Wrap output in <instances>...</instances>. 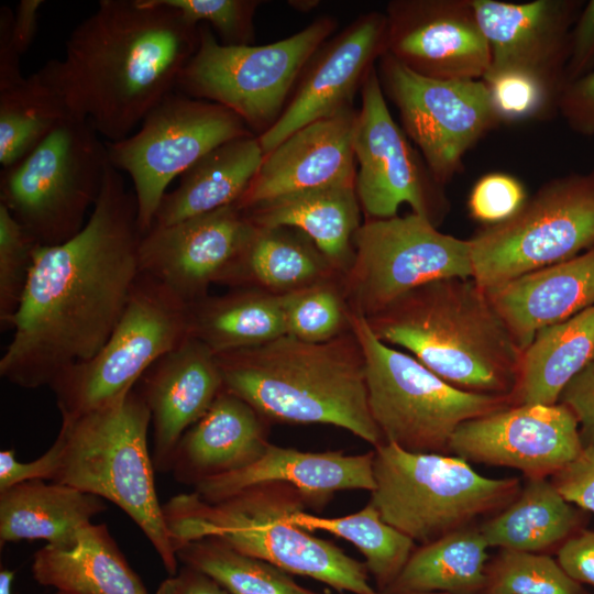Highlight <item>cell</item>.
<instances>
[{
    "label": "cell",
    "mask_w": 594,
    "mask_h": 594,
    "mask_svg": "<svg viewBox=\"0 0 594 594\" xmlns=\"http://www.w3.org/2000/svg\"><path fill=\"white\" fill-rule=\"evenodd\" d=\"M216 358L223 387L267 422L330 425L373 448L384 443L370 411L364 356L352 329L322 343L283 336Z\"/></svg>",
    "instance_id": "cell-3"
},
{
    "label": "cell",
    "mask_w": 594,
    "mask_h": 594,
    "mask_svg": "<svg viewBox=\"0 0 594 594\" xmlns=\"http://www.w3.org/2000/svg\"><path fill=\"white\" fill-rule=\"evenodd\" d=\"M387 19L372 11L359 15L328 38L302 69L277 121L257 135L264 155L302 127L353 107L358 89L386 53Z\"/></svg>",
    "instance_id": "cell-20"
},
{
    "label": "cell",
    "mask_w": 594,
    "mask_h": 594,
    "mask_svg": "<svg viewBox=\"0 0 594 594\" xmlns=\"http://www.w3.org/2000/svg\"><path fill=\"white\" fill-rule=\"evenodd\" d=\"M488 548L479 525L417 546L384 594H483Z\"/></svg>",
    "instance_id": "cell-35"
},
{
    "label": "cell",
    "mask_w": 594,
    "mask_h": 594,
    "mask_svg": "<svg viewBox=\"0 0 594 594\" xmlns=\"http://www.w3.org/2000/svg\"><path fill=\"white\" fill-rule=\"evenodd\" d=\"M558 111L572 131L594 136V69L564 86Z\"/></svg>",
    "instance_id": "cell-46"
},
{
    "label": "cell",
    "mask_w": 594,
    "mask_h": 594,
    "mask_svg": "<svg viewBox=\"0 0 594 594\" xmlns=\"http://www.w3.org/2000/svg\"><path fill=\"white\" fill-rule=\"evenodd\" d=\"M481 80L499 124L544 120L559 112L562 89L532 73L488 69Z\"/></svg>",
    "instance_id": "cell-41"
},
{
    "label": "cell",
    "mask_w": 594,
    "mask_h": 594,
    "mask_svg": "<svg viewBox=\"0 0 594 594\" xmlns=\"http://www.w3.org/2000/svg\"><path fill=\"white\" fill-rule=\"evenodd\" d=\"M188 337L187 305L162 283L140 273L103 346L91 359L64 371L50 386L62 418L121 399L160 358Z\"/></svg>",
    "instance_id": "cell-12"
},
{
    "label": "cell",
    "mask_w": 594,
    "mask_h": 594,
    "mask_svg": "<svg viewBox=\"0 0 594 594\" xmlns=\"http://www.w3.org/2000/svg\"><path fill=\"white\" fill-rule=\"evenodd\" d=\"M341 276L283 295L286 336L322 343L351 330L352 312Z\"/></svg>",
    "instance_id": "cell-39"
},
{
    "label": "cell",
    "mask_w": 594,
    "mask_h": 594,
    "mask_svg": "<svg viewBox=\"0 0 594 594\" xmlns=\"http://www.w3.org/2000/svg\"><path fill=\"white\" fill-rule=\"evenodd\" d=\"M43 0H21L13 20V42L23 55L31 46L37 30L38 10Z\"/></svg>",
    "instance_id": "cell-53"
},
{
    "label": "cell",
    "mask_w": 594,
    "mask_h": 594,
    "mask_svg": "<svg viewBox=\"0 0 594 594\" xmlns=\"http://www.w3.org/2000/svg\"><path fill=\"white\" fill-rule=\"evenodd\" d=\"M38 246L33 235L0 204L1 331L12 328Z\"/></svg>",
    "instance_id": "cell-42"
},
{
    "label": "cell",
    "mask_w": 594,
    "mask_h": 594,
    "mask_svg": "<svg viewBox=\"0 0 594 594\" xmlns=\"http://www.w3.org/2000/svg\"><path fill=\"white\" fill-rule=\"evenodd\" d=\"M100 138L88 121L67 117L26 157L1 170L0 204L41 246L62 244L84 228L109 164Z\"/></svg>",
    "instance_id": "cell-10"
},
{
    "label": "cell",
    "mask_w": 594,
    "mask_h": 594,
    "mask_svg": "<svg viewBox=\"0 0 594 594\" xmlns=\"http://www.w3.org/2000/svg\"><path fill=\"white\" fill-rule=\"evenodd\" d=\"M386 344L408 350L448 384L509 396L524 351L473 278L421 285L366 319Z\"/></svg>",
    "instance_id": "cell-4"
},
{
    "label": "cell",
    "mask_w": 594,
    "mask_h": 594,
    "mask_svg": "<svg viewBox=\"0 0 594 594\" xmlns=\"http://www.w3.org/2000/svg\"><path fill=\"white\" fill-rule=\"evenodd\" d=\"M143 233L133 190L107 166L99 198L68 241L38 246L0 375L26 389L51 386L107 342L140 275Z\"/></svg>",
    "instance_id": "cell-1"
},
{
    "label": "cell",
    "mask_w": 594,
    "mask_h": 594,
    "mask_svg": "<svg viewBox=\"0 0 594 594\" xmlns=\"http://www.w3.org/2000/svg\"><path fill=\"white\" fill-rule=\"evenodd\" d=\"M370 504L384 521L426 544L494 516L520 493L518 477L491 479L452 455L374 448Z\"/></svg>",
    "instance_id": "cell-7"
},
{
    "label": "cell",
    "mask_w": 594,
    "mask_h": 594,
    "mask_svg": "<svg viewBox=\"0 0 594 594\" xmlns=\"http://www.w3.org/2000/svg\"><path fill=\"white\" fill-rule=\"evenodd\" d=\"M198 42V25L162 0H101L70 33L64 57L35 74L67 117L117 142L173 92Z\"/></svg>",
    "instance_id": "cell-2"
},
{
    "label": "cell",
    "mask_w": 594,
    "mask_h": 594,
    "mask_svg": "<svg viewBox=\"0 0 594 594\" xmlns=\"http://www.w3.org/2000/svg\"><path fill=\"white\" fill-rule=\"evenodd\" d=\"M353 244V261L341 283L351 312L365 319L427 283L472 278L470 240L442 233L414 212L366 219Z\"/></svg>",
    "instance_id": "cell-13"
},
{
    "label": "cell",
    "mask_w": 594,
    "mask_h": 594,
    "mask_svg": "<svg viewBox=\"0 0 594 594\" xmlns=\"http://www.w3.org/2000/svg\"><path fill=\"white\" fill-rule=\"evenodd\" d=\"M193 24H208L223 45H252L258 0H162Z\"/></svg>",
    "instance_id": "cell-43"
},
{
    "label": "cell",
    "mask_w": 594,
    "mask_h": 594,
    "mask_svg": "<svg viewBox=\"0 0 594 594\" xmlns=\"http://www.w3.org/2000/svg\"><path fill=\"white\" fill-rule=\"evenodd\" d=\"M263 158L264 152L255 134L213 148L180 176L174 190L164 195L153 227L169 226L237 204Z\"/></svg>",
    "instance_id": "cell-29"
},
{
    "label": "cell",
    "mask_w": 594,
    "mask_h": 594,
    "mask_svg": "<svg viewBox=\"0 0 594 594\" xmlns=\"http://www.w3.org/2000/svg\"><path fill=\"white\" fill-rule=\"evenodd\" d=\"M485 575L483 594H590L548 553L499 549Z\"/></svg>",
    "instance_id": "cell-40"
},
{
    "label": "cell",
    "mask_w": 594,
    "mask_h": 594,
    "mask_svg": "<svg viewBox=\"0 0 594 594\" xmlns=\"http://www.w3.org/2000/svg\"><path fill=\"white\" fill-rule=\"evenodd\" d=\"M256 227L238 204L177 223L153 227L139 245L140 273L162 283L186 305L222 284Z\"/></svg>",
    "instance_id": "cell-17"
},
{
    "label": "cell",
    "mask_w": 594,
    "mask_h": 594,
    "mask_svg": "<svg viewBox=\"0 0 594 594\" xmlns=\"http://www.w3.org/2000/svg\"><path fill=\"white\" fill-rule=\"evenodd\" d=\"M135 387L151 413L155 471L169 472L180 438L223 389L216 354L201 341L188 337L160 358Z\"/></svg>",
    "instance_id": "cell-23"
},
{
    "label": "cell",
    "mask_w": 594,
    "mask_h": 594,
    "mask_svg": "<svg viewBox=\"0 0 594 594\" xmlns=\"http://www.w3.org/2000/svg\"><path fill=\"white\" fill-rule=\"evenodd\" d=\"M307 506L293 485L265 482L215 503L194 491L178 494L163 504V513L175 549L188 541L216 538L244 554L338 592L382 594L370 583L364 563L293 522L292 516Z\"/></svg>",
    "instance_id": "cell-5"
},
{
    "label": "cell",
    "mask_w": 594,
    "mask_h": 594,
    "mask_svg": "<svg viewBox=\"0 0 594 594\" xmlns=\"http://www.w3.org/2000/svg\"><path fill=\"white\" fill-rule=\"evenodd\" d=\"M558 403L568 406L576 417L583 447L594 446V356L569 382Z\"/></svg>",
    "instance_id": "cell-47"
},
{
    "label": "cell",
    "mask_w": 594,
    "mask_h": 594,
    "mask_svg": "<svg viewBox=\"0 0 594 594\" xmlns=\"http://www.w3.org/2000/svg\"><path fill=\"white\" fill-rule=\"evenodd\" d=\"M176 556L184 565L208 574L230 594H328L307 588L276 565L216 538L182 543Z\"/></svg>",
    "instance_id": "cell-37"
},
{
    "label": "cell",
    "mask_w": 594,
    "mask_h": 594,
    "mask_svg": "<svg viewBox=\"0 0 594 594\" xmlns=\"http://www.w3.org/2000/svg\"><path fill=\"white\" fill-rule=\"evenodd\" d=\"M407 594H446V593L426 592V593H407Z\"/></svg>",
    "instance_id": "cell-56"
},
{
    "label": "cell",
    "mask_w": 594,
    "mask_h": 594,
    "mask_svg": "<svg viewBox=\"0 0 594 594\" xmlns=\"http://www.w3.org/2000/svg\"><path fill=\"white\" fill-rule=\"evenodd\" d=\"M374 451L344 454L342 451L307 452L270 443L252 464L228 474L207 479L194 486L202 499L215 503L245 487L282 482L296 487L308 506L323 507L340 491L375 487Z\"/></svg>",
    "instance_id": "cell-24"
},
{
    "label": "cell",
    "mask_w": 594,
    "mask_h": 594,
    "mask_svg": "<svg viewBox=\"0 0 594 594\" xmlns=\"http://www.w3.org/2000/svg\"><path fill=\"white\" fill-rule=\"evenodd\" d=\"M351 329L363 352L369 407L384 443L451 455V439L463 422L512 406L509 396L448 384L413 355L376 338L361 316L351 314Z\"/></svg>",
    "instance_id": "cell-8"
},
{
    "label": "cell",
    "mask_w": 594,
    "mask_h": 594,
    "mask_svg": "<svg viewBox=\"0 0 594 594\" xmlns=\"http://www.w3.org/2000/svg\"><path fill=\"white\" fill-rule=\"evenodd\" d=\"M358 116L348 107L290 134L264 155L237 204L248 209L287 194L354 183Z\"/></svg>",
    "instance_id": "cell-22"
},
{
    "label": "cell",
    "mask_w": 594,
    "mask_h": 594,
    "mask_svg": "<svg viewBox=\"0 0 594 594\" xmlns=\"http://www.w3.org/2000/svg\"><path fill=\"white\" fill-rule=\"evenodd\" d=\"M105 501L57 482L26 481L0 491V543L42 539L57 549L76 546Z\"/></svg>",
    "instance_id": "cell-28"
},
{
    "label": "cell",
    "mask_w": 594,
    "mask_h": 594,
    "mask_svg": "<svg viewBox=\"0 0 594 594\" xmlns=\"http://www.w3.org/2000/svg\"><path fill=\"white\" fill-rule=\"evenodd\" d=\"M338 276L341 274L301 231L256 227L222 284L283 296Z\"/></svg>",
    "instance_id": "cell-31"
},
{
    "label": "cell",
    "mask_w": 594,
    "mask_h": 594,
    "mask_svg": "<svg viewBox=\"0 0 594 594\" xmlns=\"http://www.w3.org/2000/svg\"><path fill=\"white\" fill-rule=\"evenodd\" d=\"M336 28V19L326 15L271 44L229 46L201 23L197 50L176 88L229 109L260 135L280 117L306 64Z\"/></svg>",
    "instance_id": "cell-9"
},
{
    "label": "cell",
    "mask_w": 594,
    "mask_h": 594,
    "mask_svg": "<svg viewBox=\"0 0 594 594\" xmlns=\"http://www.w3.org/2000/svg\"><path fill=\"white\" fill-rule=\"evenodd\" d=\"M469 240L484 290L585 252L594 246V170L546 182L512 218Z\"/></svg>",
    "instance_id": "cell-11"
},
{
    "label": "cell",
    "mask_w": 594,
    "mask_h": 594,
    "mask_svg": "<svg viewBox=\"0 0 594 594\" xmlns=\"http://www.w3.org/2000/svg\"><path fill=\"white\" fill-rule=\"evenodd\" d=\"M528 199L524 184L504 172H491L473 185L469 198L470 217L485 226L512 218Z\"/></svg>",
    "instance_id": "cell-44"
},
{
    "label": "cell",
    "mask_w": 594,
    "mask_h": 594,
    "mask_svg": "<svg viewBox=\"0 0 594 594\" xmlns=\"http://www.w3.org/2000/svg\"><path fill=\"white\" fill-rule=\"evenodd\" d=\"M594 356V305L539 330L524 350L512 406L554 405Z\"/></svg>",
    "instance_id": "cell-32"
},
{
    "label": "cell",
    "mask_w": 594,
    "mask_h": 594,
    "mask_svg": "<svg viewBox=\"0 0 594 594\" xmlns=\"http://www.w3.org/2000/svg\"><path fill=\"white\" fill-rule=\"evenodd\" d=\"M485 292L524 351L539 330L594 305V246Z\"/></svg>",
    "instance_id": "cell-26"
},
{
    "label": "cell",
    "mask_w": 594,
    "mask_h": 594,
    "mask_svg": "<svg viewBox=\"0 0 594 594\" xmlns=\"http://www.w3.org/2000/svg\"><path fill=\"white\" fill-rule=\"evenodd\" d=\"M361 97L354 134V186L362 212L366 219H387L398 216L399 206L407 204L438 228L450 210L444 187L393 119L376 66L365 79Z\"/></svg>",
    "instance_id": "cell-16"
},
{
    "label": "cell",
    "mask_w": 594,
    "mask_h": 594,
    "mask_svg": "<svg viewBox=\"0 0 594 594\" xmlns=\"http://www.w3.org/2000/svg\"><path fill=\"white\" fill-rule=\"evenodd\" d=\"M256 227H289L309 237L343 275L354 256L362 209L354 183L275 197L244 209Z\"/></svg>",
    "instance_id": "cell-27"
},
{
    "label": "cell",
    "mask_w": 594,
    "mask_h": 594,
    "mask_svg": "<svg viewBox=\"0 0 594 594\" xmlns=\"http://www.w3.org/2000/svg\"><path fill=\"white\" fill-rule=\"evenodd\" d=\"M31 570L38 584L68 594H150L103 524L87 525L73 548H41Z\"/></svg>",
    "instance_id": "cell-30"
},
{
    "label": "cell",
    "mask_w": 594,
    "mask_h": 594,
    "mask_svg": "<svg viewBox=\"0 0 594 594\" xmlns=\"http://www.w3.org/2000/svg\"><path fill=\"white\" fill-rule=\"evenodd\" d=\"M268 422L224 387L207 413L180 438L169 472L180 484L198 483L241 470L271 443Z\"/></svg>",
    "instance_id": "cell-25"
},
{
    "label": "cell",
    "mask_w": 594,
    "mask_h": 594,
    "mask_svg": "<svg viewBox=\"0 0 594 594\" xmlns=\"http://www.w3.org/2000/svg\"><path fill=\"white\" fill-rule=\"evenodd\" d=\"M15 572L9 569H1L0 571V594H12V585L14 582ZM55 594H68L63 591H56Z\"/></svg>",
    "instance_id": "cell-54"
},
{
    "label": "cell",
    "mask_w": 594,
    "mask_h": 594,
    "mask_svg": "<svg viewBox=\"0 0 594 594\" xmlns=\"http://www.w3.org/2000/svg\"><path fill=\"white\" fill-rule=\"evenodd\" d=\"M67 114L34 73L0 90V164L8 169L26 157Z\"/></svg>",
    "instance_id": "cell-38"
},
{
    "label": "cell",
    "mask_w": 594,
    "mask_h": 594,
    "mask_svg": "<svg viewBox=\"0 0 594 594\" xmlns=\"http://www.w3.org/2000/svg\"><path fill=\"white\" fill-rule=\"evenodd\" d=\"M550 481L566 502L594 513V446L583 447Z\"/></svg>",
    "instance_id": "cell-45"
},
{
    "label": "cell",
    "mask_w": 594,
    "mask_h": 594,
    "mask_svg": "<svg viewBox=\"0 0 594 594\" xmlns=\"http://www.w3.org/2000/svg\"><path fill=\"white\" fill-rule=\"evenodd\" d=\"M557 561L574 581L594 587V531H575L557 550Z\"/></svg>",
    "instance_id": "cell-50"
},
{
    "label": "cell",
    "mask_w": 594,
    "mask_h": 594,
    "mask_svg": "<svg viewBox=\"0 0 594 594\" xmlns=\"http://www.w3.org/2000/svg\"><path fill=\"white\" fill-rule=\"evenodd\" d=\"M58 446L54 443L37 459L20 462L14 449L0 452V491L26 481H52L57 468Z\"/></svg>",
    "instance_id": "cell-49"
},
{
    "label": "cell",
    "mask_w": 594,
    "mask_h": 594,
    "mask_svg": "<svg viewBox=\"0 0 594 594\" xmlns=\"http://www.w3.org/2000/svg\"><path fill=\"white\" fill-rule=\"evenodd\" d=\"M188 334L215 354L257 346L286 336L283 296L233 288L187 305Z\"/></svg>",
    "instance_id": "cell-33"
},
{
    "label": "cell",
    "mask_w": 594,
    "mask_h": 594,
    "mask_svg": "<svg viewBox=\"0 0 594 594\" xmlns=\"http://www.w3.org/2000/svg\"><path fill=\"white\" fill-rule=\"evenodd\" d=\"M150 409L134 386L100 409L62 418L52 482L110 501L142 530L169 575L178 571L173 538L157 497L147 446Z\"/></svg>",
    "instance_id": "cell-6"
},
{
    "label": "cell",
    "mask_w": 594,
    "mask_h": 594,
    "mask_svg": "<svg viewBox=\"0 0 594 594\" xmlns=\"http://www.w3.org/2000/svg\"><path fill=\"white\" fill-rule=\"evenodd\" d=\"M289 3H294V4H290V6H294L296 9L300 10V11H305L307 10L306 7H308V9H312L314 7H316L315 3H317L316 1H295V2H289Z\"/></svg>",
    "instance_id": "cell-55"
},
{
    "label": "cell",
    "mask_w": 594,
    "mask_h": 594,
    "mask_svg": "<svg viewBox=\"0 0 594 594\" xmlns=\"http://www.w3.org/2000/svg\"><path fill=\"white\" fill-rule=\"evenodd\" d=\"M583 449L579 422L562 403L518 405L463 422L451 454L469 463L519 470L526 477H551Z\"/></svg>",
    "instance_id": "cell-18"
},
{
    "label": "cell",
    "mask_w": 594,
    "mask_h": 594,
    "mask_svg": "<svg viewBox=\"0 0 594 594\" xmlns=\"http://www.w3.org/2000/svg\"><path fill=\"white\" fill-rule=\"evenodd\" d=\"M579 513L548 477H526L518 496L479 525L488 547L547 553L579 530Z\"/></svg>",
    "instance_id": "cell-34"
},
{
    "label": "cell",
    "mask_w": 594,
    "mask_h": 594,
    "mask_svg": "<svg viewBox=\"0 0 594 594\" xmlns=\"http://www.w3.org/2000/svg\"><path fill=\"white\" fill-rule=\"evenodd\" d=\"M292 520L308 531H326L355 546L382 594L395 582L417 548L413 539L384 521L370 503L356 513L332 518L300 510Z\"/></svg>",
    "instance_id": "cell-36"
},
{
    "label": "cell",
    "mask_w": 594,
    "mask_h": 594,
    "mask_svg": "<svg viewBox=\"0 0 594 594\" xmlns=\"http://www.w3.org/2000/svg\"><path fill=\"white\" fill-rule=\"evenodd\" d=\"M384 96L398 110L402 129L446 187L462 169L463 157L499 125L485 84L420 76L385 53L376 66Z\"/></svg>",
    "instance_id": "cell-15"
},
{
    "label": "cell",
    "mask_w": 594,
    "mask_h": 594,
    "mask_svg": "<svg viewBox=\"0 0 594 594\" xmlns=\"http://www.w3.org/2000/svg\"><path fill=\"white\" fill-rule=\"evenodd\" d=\"M386 53L411 72L440 80H480L491 65L471 0H392Z\"/></svg>",
    "instance_id": "cell-19"
},
{
    "label": "cell",
    "mask_w": 594,
    "mask_h": 594,
    "mask_svg": "<svg viewBox=\"0 0 594 594\" xmlns=\"http://www.w3.org/2000/svg\"><path fill=\"white\" fill-rule=\"evenodd\" d=\"M250 134L254 133L229 109L170 92L145 116L138 132L106 142L110 165L132 180L141 232L152 229L175 178L219 145Z\"/></svg>",
    "instance_id": "cell-14"
},
{
    "label": "cell",
    "mask_w": 594,
    "mask_h": 594,
    "mask_svg": "<svg viewBox=\"0 0 594 594\" xmlns=\"http://www.w3.org/2000/svg\"><path fill=\"white\" fill-rule=\"evenodd\" d=\"M156 594H230L208 574L188 565L161 582Z\"/></svg>",
    "instance_id": "cell-52"
},
{
    "label": "cell",
    "mask_w": 594,
    "mask_h": 594,
    "mask_svg": "<svg viewBox=\"0 0 594 594\" xmlns=\"http://www.w3.org/2000/svg\"><path fill=\"white\" fill-rule=\"evenodd\" d=\"M14 13L8 6L0 8V90L12 87L25 77L20 67L21 54L13 42Z\"/></svg>",
    "instance_id": "cell-51"
},
{
    "label": "cell",
    "mask_w": 594,
    "mask_h": 594,
    "mask_svg": "<svg viewBox=\"0 0 594 594\" xmlns=\"http://www.w3.org/2000/svg\"><path fill=\"white\" fill-rule=\"evenodd\" d=\"M594 69V0L583 4L571 30L565 85Z\"/></svg>",
    "instance_id": "cell-48"
},
{
    "label": "cell",
    "mask_w": 594,
    "mask_h": 594,
    "mask_svg": "<svg viewBox=\"0 0 594 594\" xmlns=\"http://www.w3.org/2000/svg\"><path fill=\"white\" fill-rule=\"evenodd\" d=\"M491 52L488 69H520L563 89L579 0H471ZM487 69V70H488Z\"/></svg>",
    "instance_id": "cell-21"
}]
</instances>
